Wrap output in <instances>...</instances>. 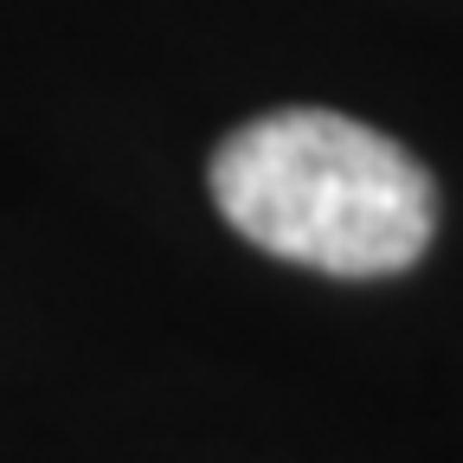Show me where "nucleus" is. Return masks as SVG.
<instances>
[{
	"label": "nucleus",
	"instance_id": "obj_1",
	"mask_svg": "<svg viewBox=\"0 0 463 463\" xmlns=\"http://www.w3.org/2000/svg\"><path fill=\"white\" fill-rule=\"evenodd\" d=\"M206 181L239 239L328 277L412 270L438 225L431 174L392 136L316 103L232 129Z\"/></svg>",
	"mask_w": 463,
	"mask_h": 463
}]
</instances>
